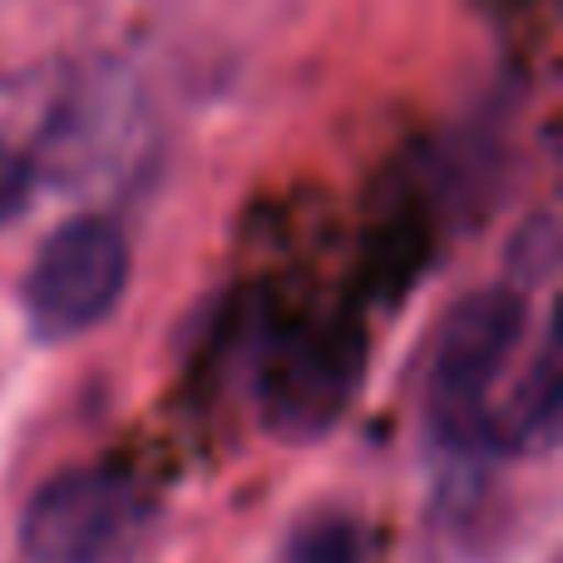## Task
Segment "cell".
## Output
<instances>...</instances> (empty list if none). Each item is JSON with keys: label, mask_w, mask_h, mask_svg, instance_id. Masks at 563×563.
<instances>
[{"label": "cell", "mask_w": 563, "mask_h": 563, "mask_svg": "<svg viewBox=\"0 0 563 563\" xmlns=\"http://www.w3.org/2000/svg\"><path fill=\"white\" fill-rule=\"evenodd\" d=\"M559 420V356L554 341L534 351L525 380L515 386V396L505 406H495V420H489V445H509V450H529L544 445L554 435Z\"/></svg>", "instance_id": "cell-5"}, {"label": "cell", "mask_w": 563, "mask_h": 563, "mask_svg": "<svg viewBox=\"0 0 563 563\" xmlns=\"http://www.w3.org/2000/svg\"><path fill=\"white\" fill-rule=\"evenodd\" d=\"M129 287V238L114 218L79 213L45 238L25 273V311L35 336L69 341L99 327Z\"/></svg>", "instance_id": "cell-2"}, {"label": "cell", "mask_w": 563, "mask_h": 563, "mask_svg": "<svg viewBox=\"0 0 563 563\" xmlns=\"http://www.w3.org/2000/svg\"><path fill=\"white\" fill-rule=\"evenodd\" d=\"M30 178H35L30 158L20 154L10 139H0V228L20 213V203H25V194H30Z\"/></svg>", "instance_id": "cell-7"}, {"label": "cell", "mask_w": 563, "mask_h": 563, "mask_svg": "<svg viewBox=\"0 0 563 563\" xmlns=\"http://www.w3.org/2000/svg\"><path fill=\"white\" fill-rule=\"evenodd\" d=\"M529 311L519 291L489 287L455 301L435 336L426 380L430 426L445 445L479 450L489 445V416H495V386L505 380L509 356L519 351Z\"/></svg>", "instance_id": "cell-1"}, {"label": "cell", "mask_w": 563, "mask_h": 563, "mask_svg": "<svg viewBox=\"0 0 563 563\" xmlns=\"http://www.w3.org/2000/svg\"><path fill=\"white\" fill-rule=\"evenodd\" d=\"M144 519L134 475L109 465H79L45 479L20 519V549L30 563H104Z\"/></svg>", "instance_id": "cell-3"}, {"label": "cell", "mask_w": 563, "mask_h": 563, "mask_svg": "<svg viewBox=\"0 0 563 563\" xmlns=\"http://www.w3.org/2000/svg\"><path fill=\"white\" fill-rule=\"evenodd\" d=\"M361 380V336L346 327L297 331L267 361V416L282 435H311L346 410Z\"/></svg>", "instance_id": "cell-4"}, {"label": "cell", "mask_w": 563, "mask_h": 563, "mask_svg": "<svg viewBox=\"0 0 563 563\" xmlns=\"http://www.w3.org/2000/svg\"><path fill=\"white\" fill-rule=\"evenodd\" d=\"M361 529L351 519L321 515L311 525H301L287 544V563H361Z\"/></svg>", "instance_id": "cell-6"}]
</instances>
